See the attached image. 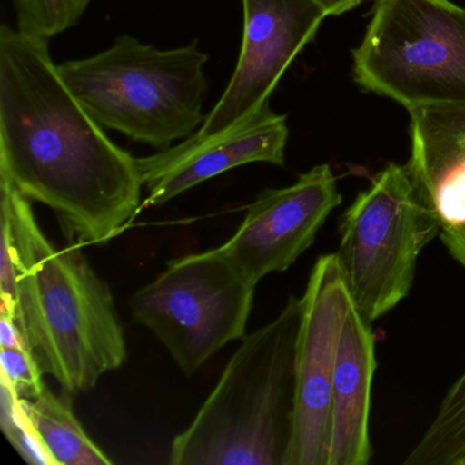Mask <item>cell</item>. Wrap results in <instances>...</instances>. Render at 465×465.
<instances>
[{
    "label": "cell",
    "instance_id": "obj_16",
    "mask_svg": "<svg viewBox=\"0 0 465 465\" xmlns=\"http://www.w3.org/2000/svg\"><path fill=\"white\" fill-rule=\"evenodd\" d=\"M92 0H13L17 28L50 42L80 23Z\"/></svg>",
    "mask_w": 465,
    "mask_h": 465
},
{
    "label": "cell",
    "instance_id": "obj_14",
    "mask_svg": "<svg viewBox=\"0 0 465 465\" xmlns=\"http://www.w3.org/2000/svg\"><path fill=\"white\" fill-rule=\"evenodd\" d=\"M73 394H56L45 386L34 400H25L32 421L55 465H111L113 460L84 430L73 411Z\"/></svg>",
    "mask_w": 465,
    "mask_h": 465
},
{
    "label": "cell",
    "instance_id": "obj_18",
    "mask_svg": "<svg viewBox=\"0 0 465 465\" xmlns=\"http://www.w3.org/2000/svg\"><path fill=\"white\" fill-rule=\"evenodd\" d=\"M45 372L28 347H0V382L24 400H34L45 391Z\"/></svg>",
    "mask_w": 465,
    "mask_h": 465
},
{
    "label": "cell",
    "instance_id": "obj_3",
    "mask_svg": "<svg viewBox=\"0 0 465 465\" xmlns=\"http://www.w3.org/2000/svg\"><path fill=\"white\" fill-rule=\"evenodd\" d=\"M303 299L242 339L192 423L171 443L173 465H284L292 437Z\"/></svg>",
    "mask_w": 465,
    "mask_h": 465
},
{
    "label": "cell",
    "instance_id": "obj_21",
    "mask_svg": "<svg viewBox=\"0 0 465 465\" xmlns=\"http://www.w3.org/2000/svg\"><path fill=\"white\" fill-rule=\"evenodd\" d=\"M28 347L17 320L12 314H0V347Z\"/></svg>",
    "mask_w": 465,
    "mask_h": 465
},
{
    "label": "cell",
    "instance_id": "obj_12",
    "mask_svg": "<svg viewBox=\"0 0 465 465\" xmlns=\"http://www.w3.org/2000/svg\"><path fill=\"white\" fill-rule=\"evenodd\" d=\"M375 371L371 323L351 302L334 367L328 465H367L371 461L370 412Z\"/></svg>",
    "mask_w": 465,
    "mask_h": 465
},
{
    "label": "cell",
    "instance_id": "obj_8",
    "mask_svg": "<svg viewBox=\"0 0 465 465\" xmlns=\"http://www.w3.org/2000/svg\"><path fill=\"white\" fill-rule=\"evenodd\" d=\"M302 299L292 437L284 465H328L334 367L351 306L334 252L315 261Z\"/></svg>",
    "mask_w": 465,
    "mask_h": 465
},
{
    "label": "cell",
    "instance_id": "obj_1",
    "mask_svg": "<svg viewBox=\"0 0 465 465\" xmlns=\"http://www.w3.org/2000/svg\"><path fill=\"white\" fill-rule=\"evenodd\" d=\"M70 91L48 40L0 28V179L50 208L80 244H104L143 206L138 160Z\"/></svg>",
    "mask_w": 465,
    "mask_h": 465
},
{
    "label": "cell",
    "instance_id": "obj_4",
    "mask_svg": "<svg viewBox=\"0 0 465 465\" xmlns=\"http://www.w3.org/2000/svg\"><path fill=\"white\" fill-rule=\"evenodd\" d=\"M208 61L198 40L160 50L122 35L96 55L58 64V72L103 129L163 151L205 122Z\"/></svg>",
    "mask_w": 465,
    "mask_h": 465
},
{
    "label": "cell",
    "instance_id": "obj_2",
    "mask_svg": "<svg viewBox=\"0 0 465 465\" xmlns=\"http://www.w3.org/2000/svg\"><path fill=\"white\" fill-rule=\"evenodd\" d=\"M18 255L15 320L45 375L72 394L92 391L127 359L113 292L84 254L58 246L37 223L32 203L0 179Z\"/></svg>",
    "mask_w": 465,
    "mask_h": 465
},
{
    "label": "cell",
    "instance_id": "obj_11",
    "mask_svg": "<svg viewBox=\"0 0 465 465\" xmlns=\"http://www.w3.org/2000/svg\"><path fill=\"white\" fill-rule=\"evenodd\" d=\"M287 116L279 115L271 102L225 132L213 135L197 133L156 154L138 160L143 205L162 206L183 193L227 171L252 163L282 167L285 163Z\"/></svg>",
    "mask_w": 465,
    "mask_h": 465
},
{
    "label": "cell",
    "instance_id": "obj_17",
    "mask_svg": "<svg viewBox=\"0 0 465 465\" xmlns=\"http://www.w3.org/2000/svg\"><path fill=\"white\" fill-rule=\"evenodd\" d=\"M0 427L10 445L28 464L55 465L32 421L25 400L5 382H0Z\"/></svg>",
    "mask_w": 465,
    "mask_h": 465
},
{
    "label": "cell",
    "instance_id": "obj_6",
    "mask_svg": "<svg viewBox=\"0 0 465 465\" xmlns=\"http://www.w3.org/2000/svg\"><path fill=\"white\" fill-rule=\"evenodd\" d=\"M440 231L407 164L386 165L356 195L340 220L334 254L353 307L370 323L410 295L419 257Z\"/></svg>",
    "mask_w": 465,
    "mask_h": 465
},
{
    "label": "cell",
    "instance_id": "obj_13",
    "mask_svg": "<svg viewBox=\"0 0 465 465\" xmlns=\"http://www.w3.org/2000/svg\"><path fill=\"white\" fill-rule=\"evenodd\" d=\"M411 159L416 184L442 228L465 224V108L411 111Z\"/></svg>",
    "mask_w": 465,
    "mask_h": 465
},
{
    "label": "cell",
    "instance_id": "obj_15",
    "mask_svg": "<svg viewBox=\"0 0 465 465\" xmlns=\"http://www.w3.org/2000/svg\"><path fill=\"white\" fill-rule=\"evenodd\" d=\"M404 465H465V370L442 397Z\"/></svg>",
    "mask_w": 465,
    "mask_h": 465
},
{
    "label": "cell",
    "instance_id": "obj_7",
    "mask_svg": "<svg viewBox=\"0 0 465 465\" xmlns=\"http://www.w3.org/2000/svg\"><path fill=\"white\" fill-rule=\"evenodd\" d=\"M255 288L216 247L171 260L133 293L129 307L135 322L159 339L190 378L246 336Z\"/></svg>",
    "mask_w": 465,
    "mask_h": 465
},
{
    "label": "cell",
    "instance_id": "obj_19",
    "mask_svg": "<svg viewBox=\"0 0 465 465\" xmlns=\"http://www.w3.org/2000/svg\"><path fill=\"white\" fill-rule=\"evenodd\" d=\"M18 255L6 206L0 205V314L15 317Z\"/></svg>",
    "mask_w": 465,
    "mask_h": 465
},
{
    "label": "cell",
    "instance_id": "obj_22",
    "mask_svg": "<svg viewBox=\"0 0 465 465\" xmlns=\"http://www.w3.org/2000/svg\"><path fill=\"white\" fill-rule=\"evenodd\" d=\"M314 2L325 10L329 17V15H341L348 13L358 7L363 0H314Z\"/></svg>",
    "mask_w": 465,
    "mask_h": 465
},
{
    "label": "cell",
    "instance_id": "obj_10",
    "mask_svg": "<svg viewBox=\"0 0 465 465\" xmlns=\"http://www.w3.org/2000/svg\"><path fill=\"white\" fill-rule=\"evenodd\" d=\"M243 40L235 72L197 134L225 132L271 102L302 50L314 39L325 10L314 0H242Z\"/></svg>",
    "mask_w": 465,
    "mask_h": 465
},
{
    "label": "cell",
    "instance_id": "obj_5",
    "mask_svg": "<svg viewBox=\"0 0 465 465\" xmlns=\"http://www.w3.org/2000/svg\"><path fill=\"white\" fill-rule=\"evenodd\" d=\"M352 58L361 88L408 113L465 108V7L450 0H374Z\"/></svg>",
    "mask_w": 465,
    "mask_h": 465
},
{
    "label": "cell",
    "instance_id": "obj_20",
    "mask_svg": "<svg viewBox=\"0 0 465 465\" xmlns=\"http://www.w3.org/2000/svg\"><path fill=\"white\" fill-rule=\"evenodd\" d=\"M440 239L450 257L465 268V224L442 228Z\"/></svg>",
    "mask_w": 465,
    "mask_h": 465
},
{
    "label": "cell",
    "instance_id": "obj_9",
    "mask_svg": "<svg viewBox=\"0 0 465 465\" xmlns=\"http://www.w3.org/2000/svg\"><path fill=\"white\" fill-rule=\"evenodd\" d=\"M341 194L331 165L301 173L295 183L266 189L249 203L232 236L219 247L255 285L288 271L312 247Z\"/></svg>",
    "mask_w": 465,
    "mask_h": 465
}]
</instances>
